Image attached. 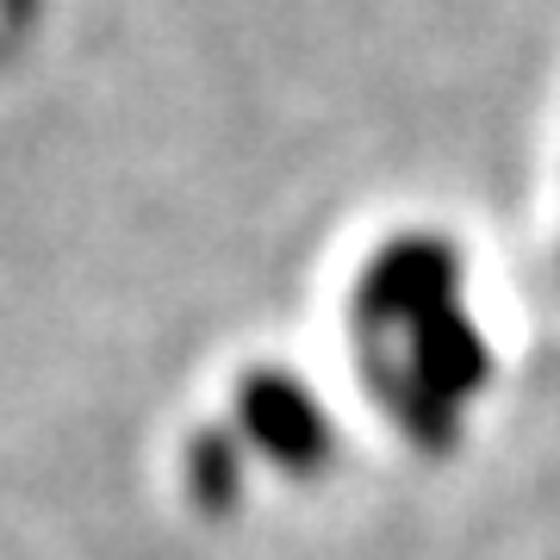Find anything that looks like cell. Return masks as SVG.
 Instances as JSON below:
<instances>
[{
  "label": "cell",
  "mask_w": 560,
  "mask_h": 560,
  "mask_svg": "<svg viewBox=\"0 0 560 560\" xmlns=\"http://www.w3.org/2000/svg\"><path fill=\"white\" fill-rule=\"evenodd\" d=\"M243 430L256 442L268 460H280L287 474H312L330 460V418H324V405L305 393L293 374H249L243 381Z\"/></svg>",
  "instance_id": "obj_3"
},
{
  "label": "cell",
  "mask_w": 560,
  "mask_h": 560,
  "mask_svg": "<svg viewBox=\"0 0 560 560\" xmlns=\"http://www.w3.org/2000/svg\"><path fill=\"white\" fill-rule=\"evenodd\" d=\"M368 349V374L399 411L405 430L418 436H448L460 405L474 399L492 374V349H486L480 324L460 312V300L430 305L418 318L393 324L381 337H361Z\"/></svg>",
  "instance_id": "obj_1"
},
{
  "label": "cell",
  "mask_w": 560,
  "mask_h": 560,
  "mask_svg": "<svg viewBox=\"0 0 560 560\" xmlns=\"http://www.w3.org/2000/svg\"><path fill=\"white\" fill-rule=\"evenodd\" d=\"M460 300V256L448 237H393L381 256L361 268L349 318L355 337H381L393 324L418 318L430 305Z\"/></svg>",
  "instance_id": "obj_2"
}]
</instances>
